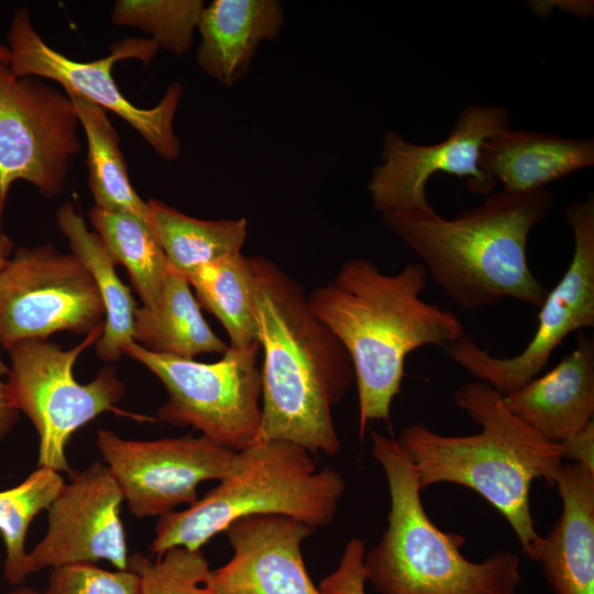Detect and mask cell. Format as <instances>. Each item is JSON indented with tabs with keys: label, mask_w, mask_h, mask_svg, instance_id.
Masks as SVG:
<instances>
[{
	"label": "cell",
	"mask_w": 594,
	"mask_h": 594,
	"mask_svg": "<svg viewBox=\"0 0 594 594\" xmlns=\"http://www.w3.org/2000/svg\"><path fill=\"white\" fill-rule=\"evenodd\" d=\"M257 339L263 351L257 439L284 440L334 455L332 408L354 381L349 353L317 318L300 283L274 261L250 256Z\"/></svg>",
	"instance_id": "cell-1"
},
{
	"label": "cell",
	"mask_w": 594,
	"mask_h": 594,
	"mask_svg": "<svg viewBox=\"0 0 594 594\" xmlns=\"http://www.w3.org/2000/svg\"><path fill=\"white\" fill-rule=\"evenodd\" d=\"M427 280L418 262L389 275L370 260L352 257L307 296L312 314L352 361L362 436L369 421L389 419L410 352L424 345L447 348L465 336L454 312L420 298Z\"/></svg>",
	"instance_id": "cell-2"
},
{
	"label": "cell",
	"mask_w": 594,
	"mask_h": 594,
	"mask_svg": "<svg viewBox=\"0 0 594 594\" xmlns=\"http://www.w3.org/2000/svg\"><path fill=\"white\" fill-rule=\"evenodd\" d=\"M553 201L546 188L502 189L453 219H444L432 207L394 210L382 217L462 309H480L504 298L540 308L549 289L530 270L527 244L530 231L547 217Z\"/></svg>",
	"instance_id": "cell-3"
},
{
	"label": "cell",
	"mask_w": 594,
	"mask_h": 594,
	"mask_svg": "<svg viewBox=\"0 0 594 594\" xmlns=\"http://www.w3.org/2000/svg\"><path fill=\"white\" fill-rule=\"evenodd\" d=\"M454 404L481 427L470 436H444L424 424L404 427L397 441L411 461L421 491L454 483L479 493L514 529L534 560L541 536L530 513V486L542 479L554 485L564 463L561 447L513 415L504 395L477 380L462 384Z\"/></svg>",
	"instance_id": "cell-4"
},
{
	"label": "cell",
	"mask_w": 594,
	"mask_h": 594,
	"mask_svg": "<svg viewBox=\"0 0 594 594\" xmlns=\"http://www.w3.org/2000/svg\"><path fill=\"white\" fill-rule=\"evenodd\" d=\"M372 433V454L388 485L391 509L380 542L364 554L365 580L380 594H517L520 558L497 551L481 562L464 539L428 517L416 470L397 439Z\"/></svg>",
	"instance_id": "cell-5"
},
{
	"label": "cell",
	"mask_w": 594,
	"mask_h": 594,
	"mask_svg": "<svg viewBox=\"0 0 594 594\" xmlns=\"http://www.w3.org/2000/svg\"><path fill=\"white\" fill-rule=\"evenodd\" d=\"M345 491L342 475L317 470L305 448L284 440L256 439L237 452L232 472L183 510L158 518L152 556L182 547L201 550L237 519L283 515L316 529L329 525Z\"/></svg>",
	"instance_id": "cell-6"
},
{
	"label": "cell",
	"mask_w": 594,
	"mask_h": 594,
	"mask_svg": "<svg viewBox=\"0 0 594 594\" xmlns=\"http://www.w3.org/2000/svg\"><path fill=\"white\" fill-rule=\"evenodd\" d=\"M103 326L67 350L43 339L22 340L7 349L11 363L7 393L13 407L25 414L36 429L38 466L70 474L73 471L66 457L69 439L103 413L151 419L117 407L125 394V385L114 367L102 369L89 383L76 381L75 362L89 345L97 343Z\"/></svg>",
	"instance_id": "cell-7"
},
{
	"label": "cell",
	"mask_w": 594,
	"mask_h": 594,
	"mask_svg": "<svg viewBox=\"0 0 594 594\" xmlns=\"http://www.w3.org/2000/svg\"><path fill=\"white\" fill-rule=\"evenodd\" d=\"M260 344L229 345L212 363L157 354L136 342L123 348L164 385L168 398L156 419L190 426L227 448L240 451L253 443L262 420V378L256 359Z\"/></svg>",
	"instance_id": "cell-8"
},
{
	"label": "cell",
	"mask_w": 594,
	"mask_h": 594,
	"mask_svg": "<svg viewBox=\"0 0 594 594\" xmlns=\"http://www.w3.org/2000/svg\"><path fill=\"white\" fill-rule=\"evenodd\" d=\"M8 48L9 67L14 76L56 81L65 92L78 94L119 116L163 160L174 161L179 156L180 141L174 131V119L183 95L182 84L172 82L155 107L141 109L122 95L112 77V67L121 59L136 58L150 64L160 48L154 40L124 38L114 43L106 57L80 63L48 46L22 7L13 12Z\"/></svg>",
	"instance_id": "cell-9"
},
{
	"label": "cell",
	"mask_w": 594,
	"mask_h": 594,
	"mask_svg": "<svg viewBox=\"0 0 594 594\" xmlns=\"http://www.w3.org/2000/svg\"><path fill=\"white\" fill-rule=\"evenodd\" d=\"M565 216L574 240L571 262L540 307L538 327L528 345L517 355L498 358L465 334L446 348L453 362L503 395L536 377L569 333L594 326L593 193L572 202Z\"/></svg>",
	"instance_id": "cell-10"
},
{
	"label": "cell",
	"mask_w": 594,
	"mask_h": 594,
	"mask_svg": "<svg viewBox=\"0 0 594 594\" xmlns=\"http://www.w3.org/2000/svg\"><path fill=\"white\" fill-rule=\"evenodd\" d=\"M79 125L65 92L0 63V222L13 183H31L48 198L64 190L81 151Z\"/></svg>",
	"instance_id": "cell-11"
},
{
	"label": "cell",
	"mask_w": 594,
	"mask_h": 594,
	"mask_svg": "<svg viewBox=\"0 0 594 594\" xmlns=\"http://www.w3.org/2000/svg\"><path fill=\"white\" fill-rule=\"evenodd\" d=\"M105 319L89 271L51 243L18 249L0 274V343L6 350L62 331L87 336Z\"/></svg>",
	"instance_id": "cell-12"
},
{
	"label": "cell",
	"mask_w": 594,
	"mask_h": 594,
	"mask_svg": "<svg viewBox=\"0 0 594 594\" xmlns=\"http://www.w3.org/2000/svg\"><path fill=\"white\" fill-rule=\"evenodd\" d=\"M97 447L138 518H160L193 505L198 485L227 477L238 452L201 435L139 441L108 429L98 430Z\"/></svg>",
	"instance_id": "cell-13"
},
{
	"label": "cell",
	"mask_w": 594,
	"mask_h": 594,
	"mask_svg": "<svg viewBox=\"0 0 594 594\" xmlns=\"http://www.w3.org/2000/svg\"><path fill=\"white\" fill-rule=\"evenodd\" d=\"M509 120L504 107L473 103L460 111L449 135L436 144H415L388 131L381 163L367 184L374 208L382 215L431 208L426 185L436 173L465 177L472 193L490 195L496 183L479 168L480 150L486 139L508 128Z\"/></svg>",
	"instance_id": "cell-14"
},
{
	"label": "cell",
	"mask_w": 594,
	"mask_h": 594,
	"mask_svg": "<svg viewBox=\"0 0 594 594\" xmlns=\"http://www.w3.org/2000/svg\"><path fill=\"white\" fill-rule=\"evenodd\" d=\"M69 476L46 509L45 536L28 553L29 574L100 560L125 570L129 556L120 516L124 498L114 477L99 461Z\"/></svg>",
	"instance_id": "cell-15"
},
{
	"label": "cell",
	"mask_w": 594,
	"mask_h": 594,
	"mask_svg": "<svg viewBox=\"0 0 594 594\" xmlns=\"http://www.w3.org/2000/svg\"><path fill=\"white\" fill-rule=\"evenodd\" d=\"M315 529L283 515H251L226 530L231 559L206 585L222 594H322L306 569L301 544Z\"/></svg>",
	"instance_id": "cell-16"
},
{
	"label": "cell",
	"mask_w": 594,
	"mask_h": 594,
	"mask_svg": "<svg viewBox=\"0 0 594 594\" xmlns=\"http://www.w3.org/2000/svg\"><path fill=\"white\" fill-rule=\"evenodd\" d=\"M508 410L548 441L561 443L594 415V341L578 331L575 349L552 370L504 395Z\"/></svg>",
	"instance_id": "cell-17"
},
{
	"label": "cell",
	"mask_w": 594,
	"mask_h": 594,
	"mask_svg": "<svg viewBox=\"0 0 594 594\" xmlns=\"http://www.w3.org/2000/svg\"><path fill=\"white\" fill-rule=\"evenodd\" d=\"M562 512L534 561L554 594H594V472L565 462L556 480Z\"/></svg>",
	"instance_id": "cell-18"
},
{
	"label": "cell",
	"mask_w": 594,
	"mask_h": 594,
	"mask_svg": "<svg viewBox=\"0 0 594 594\" xmlns=\"http://www.w3.org/2000/svg\"><path fill=\"white\" fill-rule=\"evenodd\" d=\"M594 165L593 138H565L509 127L486 139L479 168L504 190L529 191Z\"/></svg>",
	"instance_id": "cell-19"
},
{
	"label": "cell",
	"mask_w": 594,
	"mask_h": 594,
	"mask_svg": "<svg viewBox=\"0 0 594 594\" xmlns=\"http://www.w3.org/2000/svg\"><path fill=\"white\" fill-rule=\"evenodd\" d=\"M276 0H215L205 6L197 30L196 59L202 72L224 86L242 78L260 43L276 38L284 26Z\"/></svg>",
	"instance_id": "cell-20"
},
{
	"label": "cell",
	"mask_w": 594,
	"mask_h": 594,
	"mask_svg": "<svg viewBox=\"0 0 594 594\" xmlns=\"http://www.w3.org/2000/svg\"><path fill=\"white\" fill-rule=\"evenodd\" d=\"M190 287L186 277L168 264L156 304L135 309L134 342L153 353L183 359L223 354L228 345L207 323Z\"/></svg>",
	"instance_id": "cell-21"
},
{
	"label": "cell",
	"mask_w": 594,
	"mask_h": 594,
	"mask_svg": "<svg viewBox=\"0 0 594 594\" xmlns=\"http://www.w3.org/2000/svg\"><path fill=\"white\" fill-rule=\"evenodd\" d=\"M57 226L68 239L74 254L89 271L102 298L106 319L97 341L98 358L114 363L123 348L133 342L135 300L116 272V262L97 232L89 231L84 219L69 201L55 213Z\"/></svg>",
	"instance_id": "cell-22"
},
{
	"label": "cell",
	"mask_w": 594,
	"mask_h": 594,
	"mask_svg": "<svg viewBox=\"0 0 594 594\" xmlns=\"http://www.w3.org/2000/svg\"><path fill=\"white\" fill-rule=\"evenodd\" d=\"M147 208L168 264L184 276L204 264L242 253L245 218L196 219L156 199H148Z\"/></svg>",
	"instance_id": "cell-23"
},
{
	"label": "cell",
	"mask_w": 594,
	"mask_h": 594,
	"mask_svg": "<svg viewBox=\"0 0 594 594\" xmlns=\"http://www.w3.org/2000/svg\"><path fill=\"white\" fill-rule=\"evenodd\" d=\"M65 94L86 134L88 184L95 206L147 218V201L138 195L130 182L119 134L107 110L78 94Z\"/></svg>",
	"instance_id": "cell-24"
},
{
	"label": "cell",
	"mask_w": 594,
	"mask_h": 594,
	"mask_svg": "<svg viewBox=\"0 0 594 594\" xmlns=\"http://www.w3.org/2000/svg\"><path fill=\"white\" fill-rule=\"evenodd\" d=\"M199 305L210 311L229 334L230 345L258 343L253 272L242 253L204 264L186 276Z\"/></svg>",
	"instance_id": "cell-25"
},
{
	"label": "cell",
	"mask_w": 594,
	"mask_h": 594,
	"mask_svg": "<svg viewBox=\"0 0 594 594\" xmlns=\"http://www.w3.org/2000/svg\"><path fill=\"white\" fill-rule=\"evenodd\" d=\"M88 216L116 264L128 270L142 306L152 308L160 297L168 262L148 219L97 206Z\"/></svg>",
	"instance_id": "cell-26"
},
{
	"label": "cell",
	"mask_w": 594,
	"mask_h": 594,
	"mask_svg": "<svg viewBox=\"0 0 594 594\" xmlns=\"http://www.w3.org/2000/svg\"><path fill=\"white\" fill-rule=\"evenodd\" d=\"M64 483L59 472L37 466L16 486L0 491V536L6 547L3 575L10 584L20 585L30 575L28 529L36 515L47 509Z\"/></svg>",
	"instance_id": "cell-27"
},
{
	"label": "cell",
	"mask_w": 594,
	"mask_h": 594,
	"mask_svg": "<svg viewBox=\"0 0 594 594\" xmlns=\"http://www.w3.org/2000/svg\"><path fill=\"white\" fill-rule=\"evenodd\" d=\"M204 8L201 0H119L111 20L116 25L141 29L160 47L183 55L193 44Z\"/></svg>",
	"instance_id": "cell-28"
},
{
	"label": "cell",
	"mask_w": 594,
	"mask_h": 594,
	"mask_svg": "<svg viewBox=\"0 0 594 594\" xmlns=\"http://www.w3.org/2000/svg\"><path fill=\"white\" fill-rule=\"evenodd\" d=\"M129 570L142 581V594H222L206 585L211 569L201 550L176 547L155 559L129 557Z\"/></svg>",
	"instance_id": "cell-29"
},
{
	"label": "cell",
	"mask_w": 594,
	"mask_h": 594,
	"mask_svg": "<svg viewBox=\"0 0 594 594\" xmlns=\"http://www.w3.org/2000/svg\"><path fill=\"white\" fill-rule=\"evenodd\" d=\"M44 594H142L138 573L109 571L95 563H74L51 569Z\"/></svg>",
	"instance_id": "cell-30"
},
{
	"label": "cell",
	"mask_w": 594,
	"mask_h": 594,
	"mask_svg": "<svg viewBox=\"0 0 594 594\" xmlns=\"http://www.w3.org/2000/svg\"><path fill=\"white\" fill-rule=\"evenodd\" d=\"M364 541L352 538L344 548L338 568L319 583L322 594H365Z\"/></svg>",
	"instance_id": "cell-31"
},
{
	"label": "cell",
	"mask_w": 594,
	"mask_h": 594,
	"mask_svg": "<svg viewBox=\"0 0 594 594\" xmlns=\"http://www.w3.org/2000/svg\"><path fill=\"white\" fill-rule=\"evenodd\" d=\"M563 460H570L594 472V421L581 432L559 443Z\"/></svg>",
	"instance_id": "cell-32"
},
{
	"label": "cell",
	"mask_w": 594,
	"mask_h": 594,
	"mask_svg": "<svg viewBox=\"0 0 594 594\" xmlns=\"http://www.w3.org/2000/svg\"><path fill=\"white\" fill-rule=\"evenodd\" d=\"M527 6L536 15L546 16L554 7L561 11L573 14L580 19H588L593 15L594 4L588 0H550L528 1Z\"/></svg>",
	"instance_id": "cell-33"
},
{
	"label": "cell",
	"mask_w": 594,
	"mask_h": 594,
	"mask_svg": "<svg viewBox=\"0 0 594 594\" xmlns=\"http://www.w3.org/2000/svg\"><path fill=\"white\" fill-rule=\"evenodd\" d=\"M1 346L0 343V440L11 431L19 417V411L11 404L7 393L9 366L1 358Z\"/></svg>",
	"instance_id": "cell-34"
},
{
	"label": "cell",
	"mask_w": 594,
	"mask_h": 594,
	"mask_svg": "<svg viewBox=\"0 0 594 594\" xmlns=\"http://www.w3.org/2000/svg\"><path fill=\"white\" fill-rule=\"evenodd\" d=\"M13 251V242L11 239L4 233L2 230V226L0 222V274L4 266L7 265L8 261L11 258V254Z\"/></svg>",
	"instance_id": "cell-35"
},
{
	"label": "cell",
	"mask_w": 594,
	"mask_h": 594,
	"mask_svg": "<svg viewBox=\"0 0 594 594\" xmlns=\"http://www.w3.org/2000/svg\"><path fill=\"white\" fill-rule=\"evenodd\" d=\"M7 594H42V593H40L38 591L30 586H20L15 590L10 591Z\"/></svg>",
	"instance_id": "cell-36"
},
{
	"label": "cell",
	"mask_w": 594,
	"mask_h": 594,
	"mask_svg": "<svg viewBox=\"0 0 594 594\" xmlns=\"http://www.w3.org/2000/svg\"><path fill=\"white\" fill-rule=\"evenodd\" d=\"M11 59L8 46L0 43V63L9 64Z\"/></svg>",
	"instance_id": "cell-37"
}]
</instances>
